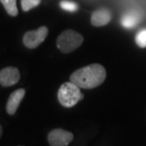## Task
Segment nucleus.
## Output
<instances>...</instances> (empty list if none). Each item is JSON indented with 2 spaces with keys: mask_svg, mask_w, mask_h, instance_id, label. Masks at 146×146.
I'll return each instance as SVG.
<instances>
[{
  "mask_svg": "<svg viewBox=\"0 0 146 146\" xmlns=\"http://www.w3.org/2000/svg\"><path fill=\"white\" fill-rule=\"evenodd\" d=\"M20 80V72L16 67H5L0 71V85L11 87L15 85Z\"/></svg>",
  "mask_w": 146,
  "mask_h": 146,
  "instance_id": "6",
  "label": "nucleus"
},
{
  "mask_svg": "<svg viewBox=\"0 0 146 146\" xmlns=\"http://www.w3.org/2000/svg\"><path fill=\"white\" fill-rule=\"evenodd\" d=\"M136 42L138 46L141 48L146 47V29H141L139 31L136 36Z\"/></svg>",
  "mask_w": 146,
  "mask_h": 146,
  "instance_id": "13",
  "label": "nucleus"
},
{
  "mask_svg": "<svg viewBox=\"0 0 146 146\" xmlns=\"http://www.w3.org/2000/svg\"><path fill=\"white\" fill-rule=\"evenodd\" d=\"M111 20V13L107 9H99L92 12L91 23L94 27H103L108 25Z\"/></svg>",
  "mask_w": 146,
  "mask_h": 146,
  "instance_id": "8",
  "label": "nucleus"
},
{
  "mask_svg": "<svg viewBox=\"0 0 146 146\" xmlns=\"http://www.w3.org/2000/svg\"><path fill=\"white\" fill-rule=\"evenodd\" d=\"M139 21V14L136 11H130L122 17V25L125 29H132Z\"/></svg>",
  "mask_w": 146,
  "mask_h": 146,
  "instance_id": "9",
  "label": "nucleus"
},
{
  "mask_svg": "<svg viewBox=\"0 0 146 146\" xmlns=\"http://www.w3.org/2000/svg\"><path fill=\"white\" fill-rule=\"evenodd\" d=\"M48 35L47 27H41L38 29L29 30L25 33L23 37V42L26 47L29 49L36 48L44 41Z\"/></svg>",
  "mask_w": 146,
  "mask_h": 146,
  "instance_id": "4",
  "label": "nucleus"
},
{
  "mask_svg": "<svg viewBox=\"0 0 146 146\" xmlns=\"http://www.w3.org/2000/svg\"><path fill=\"white\" fill-rule=\"evenodd\" d=\"M25 95H26V90L25 89H18L10 95L7 102V106H6V110H7L8 114L13 115L16 112L17 108L25 97Z\"/></svg>",
  "mask_w": 146,
  "mask_h": 146,
  "instance_id": "7",
  "label": "nucleus"
},
{
  "mask_svg": "<svg viewBox=\"0 0 146 146\" xmlns=\"http://www.w3.org/2000/svg\"><path fill=\"white\" fill-rule=\"evenodd\" d=\"M2 133H3V129H2V125H0V137L2 136Z\"/></svg>",
  "mask_w": 146,
  "mask_h": 146,
  "instance_id": "14",
  "label": "nucleus"
},
{
  "mask_svg": "<svg viewBox=\"0 0 146 146\" xmlns=\"http://www.w3.org/2000/svg\"><path fill=\"white\" fill-rule=\"evenodd\" d=\"M107 77V72L103 65L91 64L74 71L70 76V81L80 89H94L100 86Z\"/></svg>",
  "mask_w": 146,
  "mask_h": 146,
  "instance_id": "1",
  "label": "nucleus"
},
{
  "mask_svg": "<svg viewBox=\"0 0 146 146\" xmlns=\"http://www.w3.org/2000/svg\"><path fill=\"white\" fill-rule=\"evenodd\" d=\"M60 6L62 10L70 12H74L78 10V5L74 1H70V0H61Z\"/></svg>",
  "mask_w": 146,
  "mask_h": 146,
  "instance_id": "11",
  "label": "nucleus"
},
{
  "mask_svg": "<svg viewBox=\"0 0 146 146\" xmlns=\"http://www.w3.org/2000/svg\"><path fill=\"white\" fill-rule=\"evenodd\" d=\"M0 2L4 6L8 14H10L11 16H17L18 9L16 5V0H0Z\"/></svg>",
  "mask_w": 146,
  "mask_h": 146,
  "instance_id": "10",
  "label": "nucleus"
},
{
  "mask_svg": "<svg viewBox=\"0 0 146 146\" xmlns=\"http://www.w3.org/2000/svg\"><path fill=\"white\" fill-rule=\"evenodd\" d=\"M47 139L50 146H67L73 141L74 135L64 129L56 128L49 132Z\"/></svg>",
  "mask_w": 146,
  "mask_h": 146,
  "instance_id": "5",
  "label": "nucleus"
},
{
  "mask_svg": "<svg viewBox=\"0 0 146 146\" xmlns=\"http://www.w3.org/2000/svg\"><path fill=\"white\" fill-rule=\"evenodd\" d=\"M84 38L80 33L74 29H66L57 39V46L61 52L71 53L83 43Z\"/></svg>",
  "mask_w": 146,
  "mask_h": 146,
  "instance_id": "3",
  "label": "nucleus"
},
{
  "mask_svg": "<svg viewBox=\"0 0 146 146\" xmlns=\"http://www.w3.org/2000/svg\"><path fill=\"white\" fill-rule=\"evenodd\" d=\"M18 146H23V145H18Z\"/></svg>",
  "mask_w": 146,
  "mask_h": 146,
  "instance_id": "15",
  "label": "nucleus"
},
{
  "mask_svg": "<svg viewBox=\"0 0 146 146\" xmlns=\"http://www.w3.org/2000/svg\"><path fill=\"white\" fill-rule=\"evenodd\" d=\"M84 95L80 92V88L72 81L65 82L60 86L58 92V99L60 105L65 108H72L76 106Z\"/></svg>",
  "mask_w": 146,
  "mask_h": 146,
  "instance_id": "2",
  "label": "nucleus"
},
{
  "mask_svg": "<svg viewBox=\"0 0 146 146\" xmlns=\"http://www.w3.org/2000/svg\"><path fill=\"white\" fill-rule=\"evenodd\" d=\"M41 1L42 0H21L22 9H23L24 11H29L31 9L40 5Z\"/></svg>",
  "mask_w": 146,
  "mask_h": 146,
  "instance_id": "12",
  "label": "nucleus"
}]
</instances>
